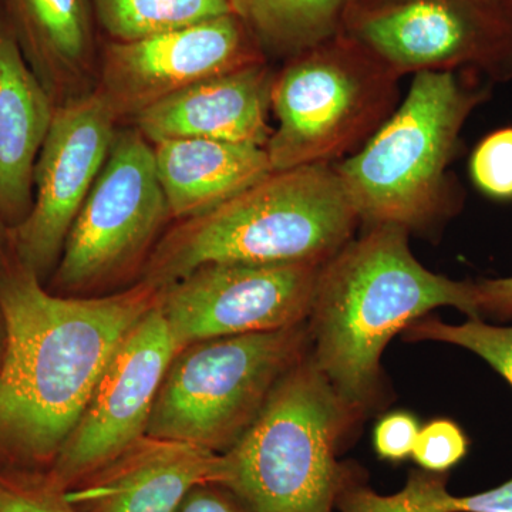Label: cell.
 Segmentation results:
<instances>
[{
	"instance_id": "cell-2",
	"label": "cell",
	"mask_w": 512,
	"mask_h": 512,
	"mask_svg": "<svg viewBox=\"0 0 512 512\" xmlns=\"http://www.w3.org/2000/svg\"><path fill=\"white\" fill-rule=\"evenodd\" d=\"M409 235L396 225L366 228L319 272L309 356L355 417L375 403L380 357L396 333L440 306L481 319L476 282L424 268Z\"/></svg>"
},
{
	"instance_id": "cell-14",
	"label": "cell",
	"mask_w": 512,
	"mask_h": 512,
	"mask_svg": "<svg viewBox=\"0 0 512 512\" xmlns=\"http://www.w3.org/2000/svg\"><path fill=\"white\" fill-rule=\"evenodd\" d=\"M220 477L221 454L144 436L66 497L77 512H177L192 488Z\"/></svg>"
},
{
	"instance_id": "cell-6",
	"label": "cell",
	"mask_w": 512,
	"mask_h": 512,
	"mask_svg": "<svg viewBox=\"0 0 512 512\" xmlns=\"http://www.w3.org/2000/svg\"><path fill=\"white\" fill-rule=\"evenodd\" d=\"M400 80L343 30L289 57L272 83L278 126L265 147L272 170L335 164L355 154L399 106Z\"/></svg>"
},
{
	"instance_id": "cell-15",
	"label": "cell",
	"mask_w": 512,
	"mask_h": 512,
	"mask_svg": "<svg viewBox=\"0 0 512 512\" xmlns=\"http://www.w3.org/2000/svg\"><path fill=\"white\" fill-rule=\"evenodd\" d=\"M274 77L266 62L210 77L158 101L128 126L151 144L204 138L266 147Z\"/></svg>"
},
{
	"instance_id": "cell-5",
	"label": "cell",
	"mask_w": 512,
	"mask_h": 512,
	"mask_svg": "<svg viewBox=\"0 0 512 512\" xmlns=\"http://www.w3.org/2000/svg\"><path fill=\"white\" fill-rule=\"evenodd\" d=\"M353 419L306 355L279 380L241 439L221 454L218 485L251 512H335L340 495L360 484L356 471L338 460Z\"/></svg>"
},
{
	"instance_id": "cell-23",
	"label": "cell",
	"mask_w": 512,
	"mask_h": 512,
	"mask_svg": "<svg viewBox=\"0 0 512 512\" xmlns=\"http://www.w3.org/2000/svg\"><path fill=\"white\" fill-rule=\"evenodd\" d=\"M468 168L481 194L494 201H512V126L497 128L481 138Z\"/></svg>"
},
{
	"instance_id": "cell-29",
	"label": "cell",
	"mask_w": 512,
	"mask_h": 512,
	"mask_svg": "<svg viewBox=\"0 0 512 512\" xmlns=\"http://www.w3.org/2000/svg\"><path fill=\"white\" fill-rule=\"evenodd\" d=\"M16 261L13 252L12 228L8 227L0 217V274L6 271Z\"/></svg>"
},
{
	"instance_id": "cell-12",
	"label": "cell",
	"mask_w": 512,
	"mask_h": 512,
	"mask_svg": "<svg viewBox=\"0 0 512 512\" xmlns=\"http://www.w3.org/2000/svg\"><path fill=\"white\" fill-rule=\"evenodd\" d=\"M119 121L94 92L57 106L35 165L33 205L12 229L16 261L45 281L109 157Z\"/></svg>"
},
{
	"instance_id": "cell-22",
	"label": "cell",
	"mask_w": 512,
	"mask_h": 512,
	"mask_svg": "<svg viewBox=\"0 0 512 512\" xmlns=\"http://www.w3.org/2000/svg\"><path fill=\"white\" fill-rule=\"evenodd\" d=\"M404 340H431L470 350L500 373L512 387V326L488 325L483 319L448 325L436 318H421L404 329Z\"/></svg>"
},
{
	"instance_id": "cell-11",
	"label": "cell",
	"mask_w": 512,
	"mask_h": 512,
	"mask_svg": "<svg viewBox=\"0 0 512 512\" xmlns=\"http://www.w3.org/2000/svg\"><path fill=\"white\" fill-rule=\"evenodd\" d=\"M264 62L247 23L231 13L131 42L110 40L100 52L96 92L128 126L192 84Z\"/></svg>"
},
{
	"instance_id": "cell-17",
	"label": "cell",
	"mask_w": 512,
	"mask_h": 512,
	"mask_svg": "<svg viewBox=\"0 0 512 512\" xmlns=\"http://www.w3.org/2000/svg\"><path fill=\"white\" fill-rule=\"evenodd\" d=\"M56 106L0 16V217L16 228L33 205V175Z\"/></svg>"
},
{
	"instance_id": "cell-3",
	"label": "cell",
	"mask_w": 512,
	"mask_h": 512,
	"mask_svg": "<svg viewBox=\"0 0 512 512\" xmlns=\"http://www.w3.org/2000/svg\"><path fill=\"white\" fill-rule=\"evenodd\" d=\"M333 164L272 171L214 210L158 239L140 281L165 289L211 264H319L359 224Z\"/></svg>"
},
{
	"instance_id": "cell-4",
	"label": "cell",
	"mask_w": 512,
	"mask_h": 512,
	"mask_svg": "<svg viewBox=\"0 0 512 512\" xmlns=\"http://www.w3.org/2000/svg\"><path fill=\"white\" fill-rule=\"evenodd\" d=\"M473 72L414 74L412 86L382 127L352 156L333 164L366 228L424 231L456 214L460 184L448 173L461 131L491 96Z\"/></svg>"
},
{
	"instance_id": "cell-19",
	"label": "cell",
	"mask_w": 512,
	"mask_h": 512,
	"mask_svg": "<svg viewBox=\"0 0 512 512\" xmlns=\"http://www.w3.org/2000/svg\"><path fill=\"white\" fill-rule=\"evenodd\" d=\"M349 0H235L264 53L289 57L343 29Z\"/></svg>"
},
{
	"instance_id": "cell-27",
	"label": "cell",
	"mask_w": 512,
	"mask_h": 512,
	"mask_svg": "<svg viewBox=\"0 0 512 512\" xmlns=\"http://www.w3.org/2000/svg\"><path fill=\"white\" fill-rule=\"evenodd\" d=\"M177 512H251L231 491L218 484L192 488Z\"/></svg>"
},
{
	"instance_id": "cell-20",
	"label": "cell",
	"mask_w": 512,
	"mask_h": 512,
	"mask_svg": "<svg viewBox=\"0 0 512 512\" xmlns=\"http://www.w3.org/2000/svg\"><path fill=\"white\" fill-rule=\"evenodd\" d=\"M447 473L412 470L403 490L380 495L362 483L340 495V512H512V478L491 490L473 495H453Z\"/></svg>"
},
{
	"instance_id": "cell-31",
	"label": "cell",
	"mask_w": 512,
	"mask_h": 512,
	"mask_svg": "<svg viewBox=\"0 0 512 512\" xmlns=\"http://www.w3.org/2000/svg\"><path fill=\"white\" fill-rule=\"evenodd\" d=\"M396 2V0H349L348 10L375 8V6L386 5V3Z\"/></svg>"
},
{
	"instance_id": "cell-21",
	"label": "cell",
	"mask_w": 512,
	"mask_h": 512,
	"mask_svg": "<svg viewBox=\"0 0 512 512\" xmlns=\"http://www.w3.org/2000/svg\"><path fill=\"white\" fill-rule=\"evenodd\" d=\"M94 18L113 42L185 28L237 13L235 0H90ZM238 15V13H237Z\"/></svg>"
},
{
	"instance_id": "cell-18",
	"label": "cell",
	"mask_w": 512,
	"mask_h": 512,
	"mask_svg": "<svg viewBox=\"0 0 512 512\" xmlns=\"http://www.w3.org/2000/svg\"><path fill=\"white\" fill-rule=\"evenodd\" d=\"M153 148L158 181L177 221L220 207L274 171L266 148L251 144L180 138Z\"/></svg>"
},
{
	"instance_id": "cell-30",
	"label": "cell",
	"mask_w": 512,
	"mask_h": 512,
	"mask_svg": "<svg viewBox=\"0 0 512 512\" xmlns=\"http://www.w3.org/2000/svg\"><path fill=\"white\" fill-rule=\"evenodd\" d=\"M478 2L484 3L488 8L503 13L508 18H512V0H478Z\"/></svg>"
},
{
	"instance_id": "cell-10",
	"label": "cell",
	"mask_w": 512,
	"mask_h": 512,
	"mask_svg": "<svg viewBox=\"0 0 512 512\" xmlns=\"http://www.w3.org/2000/svg\"><path fill=\"white\" fill-rule=\"evenodd\" d=\"M319 264H211L161 291L158 308L178 352L192 343L301 325Z\"/></svg>"
},
{
	"instance_id": "cell-24",
	"label": "cell",
	"mask_w": 512,
	"mask_h": 512,
	"mask_svg": "<svg viewBox=\"0 0 512 512\" xmlns=\"http://www.w3.org/2000/svg\"><path fill=\"white\" fill-rule=\"evenodd\" d=\"M0 512H77L46 473H0Z\"/></svg>"
},
{
	"instance_id": "cell-1",
	"label": "cell",
	"mask_w": 512,
	"mask_h": 512,
	"mask_svg": "<svg viewBox=\"0 0 512 512\" xmlns=\"http://www.w3.org/2000/svg\"><path fill=\"white\" fill-rule=\"evenodd\" d=\"M161 291L140 281L104 298H64L18 261L0 274V473H49L111 357Z\"/></svg>"
},
{
	"instance_id": "cell-8",
	"label": "cell",
	"mask_w": 512,
	"mask_h": 512,
	"mask_svg": "<svg viewBox=\"0 0 512 512\" xmlns=\"http://www.w3.org/2000/svg\"><path fill=\"white\" fill-rule=\"evenodd\" d=\"M171 220L153 144L136 127L120 126L64 242L53 286L60 292L93 291L143 271Z\"/></svg>"
},
{
	"instance_id": "cell-7",
	"label": "cell",
	"mask_w": 512,
	"mask_h": 512,
	"mask_svg": "<svg viewBox=\"0 0 512 512\" xmlns=\"http://www.w3.org/2000/svg\"><path fill=\"white\" fill-rule=\"evenodd\" d=\"M309 343L301 323L181 349L165 373L144 436L225 453L254 423L279 380L306 356Z\"/></svg>"
},
{
	"instance_id": "cell-13",
	"label": "cell",
	"mask_w": 512,
	"mask_h": 512,
	"mask_svg": "<svg viewBox=\"0 0 512 512\" xmlns=\"http://www.w3.org/2000/svg\"><path fill=\"white\" fill-rule=\"evenodd\" d=\"M177 353L157 303L111 357L47 477L69 490L144 437L165 373Z\"/></svg>"
},
{
	"instance_id": "cell-26",
	"label": "cell",
	"mask_w": 512,
	"mask_h": 512,
	"mask_svg": "<svg viewBox=\"0 0 512 512\" xmlns=\"http://www.w3.org/2000/svg\"><path fill=\"white\" fill-rule=\"evenodd\" d=\"M420 431L419 420L407 412H394L377 423L373 443L377 456L400 463L412 457L414 443Z\"/></svg>"
},
{
	"instance_id": "cell-32",
	"label": "cell",
	"mask_w": 512,
	"mask_h": 512,
	"mask_svg": "<svg viewBox=\"0 0 512 512\" xmlns=\"http://www.w3.org/2000/svg\"><path fill=\"white\" fill-rule=\"evenodd\" d=\"M5 349H6L5 322H3L2 312H0V370H2L3 357H5Z\"/></svg>"
},
{
	"instance_id": "cell-9",
	"label": "cell",
	"mask_w": 512,
	"mask_h": 512,
	"mask_svg": "<svg viewBox=\"0 0 512 512\" xmlns=\"http://www.w3.org/2000/svg\"><path fill=\"white\" fill-rule=\"evenodd\" d=\"M343 32L400 76L473 72L512 80V18L478 0H396L348 10Z\"/></svg>"
},
{
	"instance_id": "cell-16",
	"label": "cell",
	"mask_w": 512,
	"mask_h": 512,
	"mask_svg": "<svg viewBox=\"0 0 512 512\" xmlns=\"http://www.w3.org/2000/svg\"><path fill=\"white\" fill-rule=\"evenodd\" d=\"M0 16L56 107L96 92L100 53L90 0H0Z\"/></svg>"
},
{
	"instance_id": "cell-28",
	"label": "cell",
	"mask_w": 512,
	"mask_h": 512,
	"mask_svg": "<svg viewBox=\"0 0 512 512\" xmlns=\"http://www.w3.org/2000/svg\"><path fill=\"white\" fill-rule=\"evenodd\" d=\"M476 289L481 319L484 316L503 320L512 318V276L480 279L476 282Z\"/></svg>"
},
{
	"instance_id": "cell-25",
	"label": "cell",
	"mask_w": 512,
	"mask_h": 512,
	"mask_svg": "<svg viewBox=\"0 0 512 512\" xmlns=\"http://www.w3.org/2000/svg\"><path fill=\"white\" fill-rule=\"evenodd\" d=\"M467 453L468 439L460 426L448 419H437L420 427L412 457L421 470L446 474Z\"/></svg>"
}]
</instances>
